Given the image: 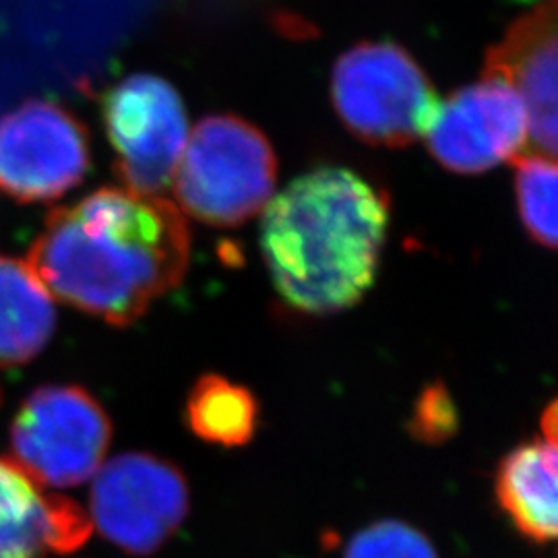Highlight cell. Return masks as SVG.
I'll list each match as a JSON object with an SVG mask.
<instances>
[{"label":"cell","instance_id":"5b68a950","mask_svg":"<svg viewBox=\"0 0 558 558\" xmlns=\"http://www.w3.org/2000/svg\"><path fill=\"white\" fill-rule=\"evenodd\" d=\"M110 437V420L85 389L48 385L13 420L11 459L44 488H71L98 474Z\"/></svg>","mask_w":558,"mask_h":558},{"label":"cell","instance_id":"6da1fadb","mask_svg":"<svg viewBox=\"0 0 558 558\" xmlns=\"http://www.w3.org/2000/svg\"><path fill=\"white\" fill-rule=\"evenodd\" d=\"M189 259V228L172 201L106 186L54 209L27 263L64 304L124 327L179 286Z\"/></svg>","mask_w":558,"mask_h":558},{"label":"cell","instance_id":"30bf717a","mask_svg":"<svg viewBox=\"0 0 558 558\" xmlns=\"http://www.w3.org/2000/svg\"><path fill=\"white\" fill-rule=\"evenodd\" d=\"M484 77L507 83L523 101L536 154L557 160V0L511 23L484 60Z\"/></svg>","mask_w":558,"mask_h":558},{"label":"cell","instance_id":"3957f363","mask_svg":"<svg viewBox=\"0 0 558 558\" xmlns=\"http://www.w3.org/2000/svg\"><path fill=\"white\" fill-rule=\"evenodd\" d=\"M278 160L271 143L246 120L218 114L189 135L174 172L180 209L216 228H234L274 197Z\"/></svg>","mask_w":558,"mask_h":558},{"label":"cell","instance_id":"ba28073f","mask_svg":"<svg viewBox=\"0 0 558 558\" xmlns=\"http://www.w3.org/2000/svg\"><path fill=\"white\" fill-rule=\"evenodd\" d=\"M189 511L186 480L168 461L126 453L94 476L92 525L122 550L145 557L160 548Z\"/></svg>","mask_w":558,"mask_h":558},{"label":"cell","instance_id":"8fae6325","mask_svg":"<svg viewBox=\"0 0 558 558\" xmlns=\"http://www.w3.org/2000/svg\"><path fill=\"white\" fill-rule=\"evenodd\" d=\"M92 530V519L75 500L46 493L13 459L0 456V558L73 553Z\"/></svg>","mask_w":558,"mask_h":558},{"label":"cell","instance_id":"277c9868","mask_svg":"<svg viewBox=\"0 0 558 558\" xmlns=\"http://www.w3.org/2000/svg\"><path fill=\"white\" fill-rule=\"evenodd\" d=\"M331 100L345 129L373 147H408L430 129L439 98L414 57L393 41H364L339 57Z\"/></svg>","mask_w":558,"mask_h":558},{"label":"cell","instance_id":"5bb4252c","mask_svg":"<svg viewBox=\"0 0 558 558\" xmlns=\"http://www.w3.org/2000/svg\"><path fill=\"white\" fill-rule=\"evenodd\" d=\"M257 401L253 393L220 375H205L186 401V424L199 439L240 447L257 428Z\"/></svg>","mask_w":558,"mask_h":558},{"label":"cell","instance_id":"4fadbf2b","mask_svg":"<svg viewBox=\"0 0 558 558\" xmlns=\"http://www.w3.org/2000/svg\"><path fill=\"white\" fill-rule=\"evenodd\" d=\"M54 327V300L29 263L0 257V368L36 359Z\"/></svg>","mask_w":558,"mask_h":558},{"label":"cell","instance_id":"7a4b0ae2","mask_svg":"<svg viewBox=\"0 0 558 558\" xmlns=\"http://www.w3.org/2000/svg\"><path fill=\"white\" fill-rule=\"evenodd\" d=\"M260 253L292 308L333 315L373 288L389 228V201L348 168L292 180L263 209Z\"/></svg>","mask_w":558,"mask_h":558},{"label":"cell","instance_id":"8992f818","mask_svg":"<svg viewBox=\"0 0 558 558\" xmlns=\"http://www.w3.org/2000/svg\"><path fill=\"white\" fill-rule=\"evenodd\" d=\"M101 119L126 189L161 195L189 140L186 108L174 85L154 75L119 81L104 94Z\"/></svg>","mask_w":558,"mask_h":558},{"label":"cell","instance_id":"ac0fdd59","mask_svg":"<svg viewBox=\"0 0 558 558\" xmlns=\"http://www.w3.org/2000/svg\"><path fill=\"white\" fill-rule=\"evenodd\" d=\"M542 437L557 442V403H550L542 416Z\"/></svg>","mask_w":558,"mask_h":558},{"label":"cell","instance_id":"52a82bcc","mask_svg":"<svg viewBox=\"0 0 558 558\" xmlns=\"http://www.w3.org/2000/svg\"><path fill=\"white\" fill-rule=\"evenodd\" d=\"M89 161L85 126L57 101H23L0 119V193L11 199H59L85 179Z\"/></svg>","mask_w":558,"mask_h":558},{"label":"cell","instance_id":"7c38bea8","mask_svg":"<svg viewBox=\"0 0 558 558\" xmlns=\"http://www.w3.org/2000/svg\"><path fill=\"white\" fill-rule=\"evenodd\" d=\"M557 442L530 440L511 451L497 474V499L525 538H557Z\"/></svg>","mask_w":558,"mask_h":558},{"label":"cell","instance_id":"e0dca14e","mask_svg":"<svg viewBox=\"0 0 558 558\" xmlns=\"http://www.w3.org/2000/svg\"><path fill=\"white\" fill-rule=\"evenodd\" d=\"M458 408L442 383L428 385L414 405L410 433L428 445H439L458 433Z\"/></svg>","mask_w":558,"mask_h":558},{"label":"cell","instance_id":"9c48e42d","mask_svg":"<svg viewBox=\"0 0 558 558\" xmlns=\"http://www.w3.org/2000/svg\"><path fill=\"white\" fill-rule=\"evenodd\" d=\"M530 137V122L518 94L484 77L439 104L426 131L433 158L449 172L472 177L518 160Z\"/></svg>","mask_w":558,"mask_h":558},{"label":"cell","instance_id":"2e32d148","mask_svg":"<svg viewBox=\"0 0 558 558\" xmlns=\"http://www.w3.org/2000/svg\"><path fill=\"white\" fill-rule=\"evenodd\" d=\"M343 558H439L416 527L401 521H379L364 527L345 546Z\"/></svg>","mask_w":558,"mask_h":558},{"label":"cell","instance_id":"9a60e30c","mask_svg":"<svg viewBox=\"0 0 558 558\" xmlns=\"http://www.w3.org/2000/svg\"><path fill=\"white\" fill-rule=\"evenodd\" d=\"M515 161V193L523 228L553 251L557 246V160L534 154L519 156Z\"/></svg>","mask_w":558,"mask_h":558}]
</instances>
